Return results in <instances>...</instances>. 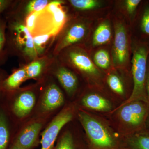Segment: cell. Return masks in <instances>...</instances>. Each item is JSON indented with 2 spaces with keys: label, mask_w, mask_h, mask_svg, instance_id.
<instances>
[{
  "label": "cell",
  "mask_w": 149,
  "mask_h": 149,
  "mask_svg": "<svg viewBox=\"0 0 149 149\" xmlns=\"http://www.w3.org/2000/svg\"><path fill=\"white\" fill-rule=\"evenodd\" d=\"M141 0H127L125 2V8L130 16H135L138 7L141 3Z\"/></svg>",
  "instance_id": "obj_28"
},
{
  "label": "cell",
  "mask_w": 149,
  "mask_h": 149,
  "mask_svg": "<svg viewBox=\"0 0 149 149\" xmlns=\"http://www.w3.org/2000/svg\"><path fill=\"white\" fill-rule=\"evenodd\" d=\"M112 54L115 66L123 67L128 63L129 57L128 34L125 26L120 22L114 24V39Z\"/></svg>",
  "instance_id": "obj_9"
},
{
  "label": "cell",
  "mask_w": 149,
  "mask_h": 149,
  "mask_svg": "<svg viewBox=\"0 0 149 149\" xmlns=\"http://www.w3.org/2000/svg\"><path fill=\"white\" fill-rule=\"evenodd\" d=\"M116 111L119 127L127 136L145 129L149 118V104L138 101L118 107Z\"/></svg>",
  "instance_id": "obj_5"
},
{
  "label": "cell",
  "mask_w": 149,
  "mask_h": 149,
  "mask_svg": "<svg viewBox=\"0 0 149 149\" xmlns=\"http://www.w3.org/2000/svg\"><path fill=\"white\" fill-rule=\"evenodd\" d=\"M41 107L43 111H51L61 106L64 102L62 92L56 84H48L43 91Z\"/></svg>",
  "instance_id": "obj_11"
},
{
  "label": "cell",
  "mask_w": 149,
  "mask_h": 149,
  "mask_svg": "<svg viewBox=\"0 0 149 149\" xmlns=\"http://www.w3.org/2000/svg\"><path fill=\"white\" fill-rule=\"evenodd\" d=\"M89 30L88 22L83 19H68L56 37L52 55L56 57L64 49L82 42L88 36Z\"/></svg>",
  "instance_id": "obj_6"
},
{
  "label": "cell",
  "mask_w": 149,
  "mask_h": 149,
  "mask_svg": "<svg viewBox=\"0 0 149 149\" xmlns=\"http://www.w3.org/2000/svg\"><path fill=\"white\" fill-rule=\"evenodd\" d=\"M49 71L55 76L68 95H72L75 93L78 86L77 76L73 71L61 62L56 57L51 65Z\"/></svg>",
  "instance_id": "obj_10"
},
{
  "label": "cell",
  "mask_w": 149,
  "mask_h": 149,
  "mask_svg": "<svg viewBox=\"0 0 149 149\" xmlns=\"http://www.w3.org/2000/svg\"><path fill=\"white\" fill-rule=\"evenodd\" d=\"M8 123L5 113L0 111V149H7L9 141Z\"/></svg>",
  "instance_id": "obj_22"
},
{
  "label": "cell",
  "mask_w": 149,
  "mask_h": 149,
  "mask_svg": "<svg viewBox=\"0 0 149 149\" xmlns=\"http://www.w3.org/2000/svg\"><path fill=\"white\" fill-rule=\"evenodd\" d=\"M146 89L147 98H148L149 103V55L148 58V63H147V72Z\"/></svg>",
  "instance_id": "obj_30"
},
{
  "label": "cell",
  "mask_w": 149,
  "mask_h": 149,
  "mask_svg": "<svg viewBox=\"0 0 149 149\" xmlns=\"http://www.w3.org/2000/svg\"><path fill=\"white\" fill-rule=\"evenodd\" d=\"M34 47L38 57L49 55V51L54 45L55 36L49 35H38L33 37Z\"/></svg>",
  "instance_id": "obj_19"
},
{
  "label": "cell",
  "mask_w": 149,
  "mask_h": 149,
  "mask_svg": "<svg viewBox=\"0 0 149 149\" xmlns=\"http://www.w3.org/2000/svg\"><path fill=\"white\" fill-rule=\"evenodd\" d=\"M42 125V123L37 122L29 124L21 131L13 144L22 149L34 148L38 144Z\"/></svg>",
  "instance_id": "obj_12"
},
{
  "label": "cell",
  "mask_w": 149,
  "mask_h": 149,
  "mask_svg": "<svg viewBox=\"0 0 149 149\" xmlns=\"http://www.w3.org/2000/svg\"><path fill=\"white\" fill-rule=\"evenodd\" d=\"M53 149H81L74 140L72 134L66 131L58 139Z\"/></svg>",
  "instance_id": "obj_23"
},
{
  "label": "cell",
  "mask_w": 149,
  "mask_h": 149,
  "mask_svg": "<svg viewBox=\"0 0 149 149\" xmlns=\"http://www.w3.org/2000/svg\"><path fill=\"white\" fill-rule=\"evenodd\" d=\"M70 5L76 10H91L98 8L101 6V2L97 0H70Z\"/></svg>",
  "instance_id": "obj_24"
},
{
  "label": "cell",
  "mask_w": 149,
  "mask_h": 149,
  "mask_svg": "<svg viewBox=\"0 0 149 149\" xmlns=\"http://www.w3.org/2000/svg\"><path fill=\"white\" fill-rule=\"evenodd\" d=\"M147 128L149 129V118L148 120V122H147Z\"/></svg>",
  "instance_id": "obj_33"
},
{
  "label": "cell",
  "mask_w": 149,
  "mask_h": 149,
  "mask_svg": "<svg viewBox=\"0 0 149 149\" xmlns=\"http://www.w3.org/2000/svg\"><path fill=\"white\" fill-rule=\"evenodd\" d=\"M149 55V43L138 41L134 43L131 60L133 90L129 98L118 107L130 102L138 101L149 104L146 89L147 63Z\"/></svg>",
  "instance_id": "obj_3"
},
{
  "label": "cell",
  "mask_w": 149,
  "mask_h": 149,
  "mask_svg": "<svg viewBox=\"0 0 149 149\" xmlns=\"http://www.w3.org/2000/svg\"><path fill=\"white\" fill-rule=\"evenodd\" d=\"M10 7L3 13L7 22L8 53V55L23 59L26 64H28L38 58L34 47L33 37L26 27L24 19Z\"/></svg>",
  "instance_id": "obj_1"
},
{
  "label": "cell",
  "mask_w": 149,
  "mask_h": 149,
  "mask_svg": "<svg viewBox=\"0 0 149 149\" xmlns=\"http://www.w3.org/2000/svg\"><path fill=\"white\" fill-rule=\"evenodd\" d=\"M27 80L25 65L13 71L11 74L3 81V89L5 91H16L23 82Z\"/></svg>",
  "instance_id": "obj_18"
},
{
  "label": "cell",
  "mask_w": 149,
  "mask_h": 149,
  "mask_svg": "<svg viewBox=\"0 0 149 149\" xmlns=\"http://www.w3.org/2000/svg\"><path fill=\"white\" fill-rule=\"evenodd\" d=\"M3 14H0V65L6 61L8 55L6 47V20Z\"/></svg>",
  "instance_id": "obj_21"
},
{
  "label": "cell",
  "mask_w": 149,
  "mask_h": 149,
  "mask_svg": "<svg viewBox=\"0 0 149 149\" xmlns=\"http://www.w3.org/2000/svg\"><path fill=\"white\" fill-rule=\"evenodd\" d=\"M10 149H22L21 148H20V147L18 146H17V145H15V144H13V145L12 146V147H11Z\"/></svg>",
  "instance_id": "obj_31"
},
{
  "label": "cell",
  "mask_w": 149,
  "mask_h": 149,
  "mask_svg": "<svg viewBox=\"0 0 149 149\" xmlns=\"http://www.w3.org/2000/svg\"><path fill=\"white\" fill-rule=\"evenodd\" d=\"M35 95L33 91L31 90L22 91L14 102V113L19 118L25 117L32 110L35 106Z\"/></svg>",
  "instance_id": "obj_14"
},
{
  "label": "cell",
  "mask_w": 149,
  "mask_h": 149,
  "mask_svg": "<svg viewBox=\"0 0 149 149\" xmlns=\"http://www.w3.org/2000/svg\"><path fill=\"white\" fill-rule=\"evenodd\" d=\"M82 105L89 109L101 112L111 111V103L107 99L96 93H89L81 100Z\"/></svg>",
  "instance_id": "obj_16"
},
{
  "label": "cell",
  "mask_w": 149,
  "mask_h": 149,
  "mask_svg": "<svg viewBox=\"0 0 149 149\" xmlns=\"http://www.w3.org/2000/svg\"><path fill=\"white\" fill-rule=\"evenodd\" d=\"M94 63L97 68L107 69L110 65L111 60L109 53L105 50L97 51L94 56Z\"/></svg>",
  "instance_id": "obj_25"
},
{
  "label": "cell",
  "mask_w": 149,
  "mask_h": 149,
  "mask_svg": "<svg viewBox=\"0 0 149 149\" xmlns=\"http://www.w3.org/2000/svg\"><path fill=\"white\" fill-rule=\"evenodd\" d=\"M128 149H149V129L147 127L127 136Z\"/></svg>",
  "instance_id": "obj_17"
},
{
  "label": "cell",
  "mask_w": 149,
  "mask_h": 149,
  "mask_svg": "<svg viewBox=\"0 0 149 149\" xmlns=\"http://www.w3.org/2000/svg\"><path fill=\"white\" fill-rule=\"evenodd\" d=\"M56 57L65 65L71 67L87 77L96 78L100 75L86 51L77 45L64 49Z\"/></svg>",
  "instance_id": "obj_7"
},
{
  "label": "cell",
  "mask_w": 149,
  "mask_h": 149,
  "mask_svg": "<svg viewBox=\"0 0 149 149\" xmlns=\"http://www.w3.org/2000/svg\"><path fill=\"white\" fill-rule=\"evenodd\" d=\"M74 109L73 107L65 108L58 113L42 134L41 149H53L60 131L64 125L73 119Z\"/></svg>",
  "instance_id": "obj_8"
},
{
  "label": "cell",
  "mask_w": 149,
  "mask_h": 149,
  "mask_svg": "<svg viewBox=\"0 0 149 149\" xmlns=\"http://www.w3.org/2000/svg\"><path fill=\"white\" fill-rule=\"evenodd\" d=\"M52 1V0L14 1L10 8L24 19L31 14L45 8Z\"/></svg>",
  "instance_id": "obj_15"
},
{
  "label": "cell",
  "mask_w": 149,
  "mask_h": 149,
  "mask_svg": "<svg viewBox=\"0 0 149 149\" xmlns=\"http://www.w3.org/2000/svg\"><path fill=\"white\" fill-rule=\"evenodd\" d=\"M2 83H3V81H2H2H1V78H0V93H1V89L2 88Z\"/></svg>",
  "instance_id": "obj_32"
},
{
  "label": "cell",
  "mask_w": 149,
  "mask_h": 149,
  "mask_svg": "<svg viewBox=\"0 0 149 149\" xmlns=\"http://www.w3.org/2000/svg\"><path fill=\"white\" fill-rule=\"evenodd\" d=\"M111 37V29L108 20H105L99 24L94 32L92 45L98 46L108 42Z\"/></svg>",
  "instance_id": "obj_20"
},
{
  "label": "cell",
  "mask_w": 149,
  "mask_h": 149,
  "mask_svg": "<svg viewBox=\"0 0 149 149\" xmlns=\"http://www.w3.org/2000/svg\"><path fill=\"white\" fill-rule=\"evenodd\" d=\"M64 2L52 0L45 8L35 12L32 37L49 35L56 37L68 20Z\"/></svg>",
  "instance_id": "obj_4"
},
{
  "label": "cell",
  "mask_w": 149,
  "mask_h": 149,
  "mask_svg": "<svg viewBox=\"0 0 149 149\" xmlns=\"http://www.w3.org/2000/svg\"><path fill=\"white\" fill-rule=\"evenodd\" d=\"M55 58L52 55L49 54L38 57L25 64L27 80L39 79L45 72H49Z\"/></svg>",
  "instance_id": "obj_13"
},
{
  "label": "cell",
  "mask_w": 149,
  "mask_h": 149,
  "mask_svg": "<svg viewBox=\"0 0 149 149\" xmlns=\"http://www.w3.org/2000/svg\"><path fill=\"white\" fill-rule=\"evenodd\" d=\"M140 28L142 34L149 37V3L145 4L140 19Z\"/></svg>",
  "instance_id": "obj_27"
},
{
  "label": "cell",
  "mask_w": 149,
  "mask_h": 149,
  "mask_svg": "<svg viewBox=\"0 0 149 149\" xmlns=\"http://www.w3.org/2000/svg\"><path fill=\"white\" fill-rule=\"evenodd\" d=\"M12 0H0V14L3 13L8 9L13 3Z\"/></svg>",
  "instance_id": "obj_29"
},
{
  "label": "cell",
  "mask_w": 149,
  "mask_h": 149,
  "mask_svg": "<svg viewBox=\"0 0 149 149\" xmlns=\"http://www.w3.org/2000/svg\"><path fill=\"white\" fill-rule=\"evenodd\" d=\"M107 82L110 88L115 93L123 95L125 93L124 86L120 77L117 74L111 73L108 75Z\"/></svg>",
  "instance_id": "obj_26"
},
{
  "label": "cell",
  "mask_w": 149,
  "mask_h": 149,
  "mask_svg": "<svg viewBox=\"0 0 149 149\" xmlns=\"http://www.w3.org/2000/svg\"><path fill=\"white\" fill-rule=\"evenodd\" d=\"M78 116L89 149H128L105 120L84 111H80Z\"/></svg>",
  "instance_id": "obj_2"
}]
</instances>
